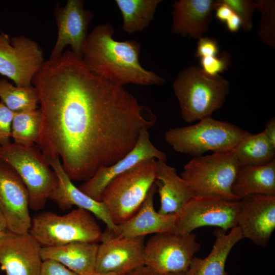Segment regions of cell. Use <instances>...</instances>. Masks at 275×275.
<instances>
[{"instance_id": "1", "label": "cell", "mask_w": 275, "mask_h": 275, "mask_svg": "<svg viewBox=\"0 0 275 275\" xmlns=\"http://www.w3.org/2000/svg\"><path fill=\"white\" fill-rule=\"evenodd\" d=\"M32 84L42 115L36 144L47 159H60L71 180L86 181L124 157L156 121L150 108L70 50L45 61Z\"/></svg>"}, {"instance_id": "2", "label": "cell", "mask_w": 275, "mask_h": 275, "mask_svg": "<svg viewBox=\"0 0 275 275\" xmlns=\"http://www.w3.org/2000/svg\"><path fill=\"white\" fill-rule=\"evenodd\" d=\"M110 23L96 26L88 35L82 47V60L94 74L116 85L161 86L165 79L144 68L139 57L141 45L135 40L114 39Z\"/></svg>"}, {"instance_id": "3", "label": "cell", "mask_w": 275, "mask_h": 275, "mask_svg": "<svg viewBox=\"0 0 275 275\" xmlns=\"http://www.w3.org/2000/svg\"><path fill=\"white\" fill-rule=\"evenodd\" d=\"M182 118L191 123L211 115L224 104L230 84L219 74L211 76L200 67L191 66L181 71L173 84Z\"/></svg>"}, {"instance_id": "4", "label": "cell", "mask_w": 275, "mask_h": 275, "mask_svg": "<svg viewBox=\"0 0 275 275\" xmlns=\"http://www.w3.org/2000/svg\"><path fill=\"white\" fill-rule=\"evenodd\" d=\"M249 133L237 125L209 117L194 125L170 128L164 137L175 151L197 157L207 151H233Z\"/></svg>"}, {"instance_id": "5", "label": "cell", "mask_w": 275, "mask_h": 275, "mask_svg": "<svg viewBox=\"0 0 275 275\" xmlns=\"http://www.w3.org/2000/svg\"><path fill=\"white\" fill-rule=\"evenodd\" d=\"M29 233L42 246H58L74 242L98 243L103 232L91 212L79 208L59 215L40 213L32 219Z\"/></svg>"}, {"instance_id": "6", "label": "cell", "mask_w": 275, "mask_h": 275, "mask_svg": "<svg viewBox=\"0 0 275 275\" xmlns=\"http://www.w3.org/2000/svg\"><path fill=\"white\" fill-rule=\"evenodd\" d=\"M156 159L144 160L112 179L101 202L116 225L130 218L139 210L155 181Z\"/></svg>"}, {"instance_id": "7", "label": "cell", "mask_w": 275, "mask_h": 275, "mask_svg": "<svg viewBox=\"0 0 275 275\" xmlns=\"http://www.w3.org/2000/svg\"><path fill=\"white\" fill-rule=\"evenodd\" d=\"M0 159L14 169L24 183L29 193L30 208L43 209L58 179L40 148L35 144L24 146L11 143L2 147Z\"/></svg>"}, {"instance_id": "8", "label": "cell", "mask_w": 275, "mask_h": 275, "mask_svg": "<svg viewBox=\"0 0 275 275\" xmlns=\"http://www.w3.org/2000/svg\"><path fill=\"white\" fill-rule=\"evenodd\" d=\"M239 168L234 151L194 157L183 167L181 177L195 196L240 200L232 193Z\"/></svg>"}, {"instance_id": "9", "label": "cell", "mask_w": 275, "mask_h": 275, "mask_svg": "<svg viewBox=\"0 0 275 275\" xmlns=\"http://www.w3.org/2000/svg\"><path fill=\"white\" fill-rule=\"evenodd\" d=\"M195 234H155L145 243L144 265L159 275L184 272L200 249Z\"/></svg>"}, {"instance_id": "10", "label": "cell", "mask_w": 275, "mask_h": 275, "mask_svg": "<svg viewBox=\"0 0 275 275\" xmlns=\"http://www.w3.org/2000/svg\"><path fill=\"white\" fill-rule=\"evenodd\" d=\"M240 200L195 196L177 214L176 233L187 234L198 228L214 226L225 232L237 226Z\"/></svg>"}, {"instance_id": "11", "label": "cell", "mask_w": 275, "mask_h": 275, "mask_svg": "<svg viewBox=\"0 0 275 275\" xmlns=\"http://www.w3.org/2000/svg\"><path fill=\"white\" fill-rule=\"evenodd\" d=\"M42 50L34 40L24 36L0 33V74L16 86L30 87L44 62Z\"/></svg>"}, {"instance_id": "12", "label": "cell", "mask_w": 275, "mask_h": 275, "mask_svg": "<svg viewBox=\"0 0 275 275\" xmlns=\"http://www.w3.org/2000/svg\"><path fill=\"white\" fill-rule=\"evenodd\" d=\"M28 189L15 170L0 159V210L7 231L17 234L28 233L32 224Z\"/></svg>"}, {"instance_id": "13", "label": "cell", "mask_w": 275, "mask_h": 275, "mask_svg": "<svg viewBox=\"0 0 275 275\" xmlns=\"http://www.w3.org/2000/svg\"><path fill=\"white\" fill-rule=\"evenodd\" d=\"M152 158L164 161L167 159L165 153L152 143L148 130H143L136 145L126 155L110 166L99 168L91 178L78 188L95 200L101 201L103 191L112 179L140 162Z\"/></svg>"}, {"instance_id": "14", "label": "cell", "mask_w": 275, "mask_h": 275, "mask_svg": "<svg viewBox=\"0 0 275 275\" xmlns=\"http://www.w3.org/2000/svg\"><path fill=\"white\" fill-rule=\"evenodd\" d=\"M237 226L243 238L266 246L275 229V196L256 194L241 199Z\"/></svg>"}, {"instance_id": "15", "label": "cell", "mask_w": 275, "mask_h": 275, "mask_svg": "<svg viewBox=\"0 0 275 275\" xmlns=\"http://www.w3.org/2000/svg\"><path fill=\"white\" fill-rule=\"evenodd\" d=\"M84 3L82 0H68L63 7L56 6L58 36L49 58L60 56L69 45L71 51L82 59L84 43L93 18V13L84 8Z\"/></svg>"}, {"instance_id": "16", "label": "cell", "mask_w": 275, "mask_h": 275, "mask_svg": "<svg viewBox=\"0 0 275 275\" xmlns=\"http://www.w3.org/2000/svg\"><path fill=\"white\" fill-rule=\"evenodd\" d=\"M42 246L29 232H9L0 240V265L6 275H39Z\"/></svg>"}, {"instance_id": "17", "label": "cell", "mask_w": 275, "mask_h": 275, "mask_svg": "<svg viewBox=\"0 0 275 275\" xmlns=\"http://www.w3.org/2000/svg\"><path fill=\"white\" fill-rule=\"evenodd\" d=\"M145 237L113 238L99 244L94 271L126 274L144 265Z\"/></svg>"}, {"instance_id": "18", "label": "cell", "mask_w": 275, "mask_h": 275, "mask_svg": "<svg viewBox=\"0 0 275 275\" xmlns=\"http://www.w3.org/2000/svg\"><path fill=\"white\" fill-rule=\"evenodd\" d=\"M156 191L154 182L138 211L126 221L117 225L116 233L103 235L101 241L113 238H136L150 234L175 232L177 214H162L154 208V197Z\"/></svg>"}, {"instance_id": "19", "label": "cell", "mask_w": 275, "mask_h": 275, "mask_svg": "<svg viewBox=\"0 0 275 275\" xmlns=\"http://www.w3.org/2000/svg\"><path fill=\"white\" fill-rule=\"evenodd\" d=\"M47 160L58 179V185L49 199L55 202L63 210L75 205L91 212L106 225L107 231L103 232L104 234L116 233L117 225L113 222L103 202L95 200L76 187L63 169L59 158Z\"/></svg>"}, {"instance_id": "20", "label": "cell", "mask_w": 275, "mask_h": 275, "mask_svg": "<svg viewBox=\"0 0 275 275\" xmlns=\"http://www.w3.org/2000/svg\"><path fill=\"white\" fill-rule=\"evenodd\" d=\"M213 4V0L175 1L171 33L194 39L203 37L212 20Z\"/></svg>"}, {"instance_id": "21", "label": "cell", "mask_w": 275, "mask_h": 275, "mask_svg": "<svg viewBox=\"0 0 275 275\" xmlns=\"http://www.w3.org/2000/svg\"><path fill=\"white\" fill-rule=\"evenodd\" d=\"M155 182L160 206L157 211L162 214H178L194 194L187 183L167 161L156 160Z\"/></svg>"}, {"instance_id": "22", "label": "cell", "mask_w": 275, "mask_h": 275, "mask_svg": "<svg viewBox=\"0 0 275 275\" xmlns=\"http://www.w3.org/2000/svg\"><path fill=\"white\" fill-rule=\"evenodd\" d=\"M215 241L209 255L204 259L194 256L185 275H230L225 271L228 255L234 246L243 238L238 226L228 234L220 228L213 231Z\"/></svg>"}, {"instance_id": "23", "label": "cell", "mask_w": 275, "mask_h": 275, "mask_svg": "<svg viewBox=\"0 0 275 275\" xmlns=\"http://www.w3.org/2000/svg\"><path fill=\"white\" fill-rule=\"evenodd\" d=\"M99 244L74 242L58 246H43L42 260H56L78 275H88L94 271Z\"/></svg>"}, {"instance_id": "24", "label": "cell", "mask_w": 275, "mask_h": 275, "mask_svg": "<svg viewBox=\"0 0 275 275\" xmlns=\"http://www.w3.org/2000/svg\"><path fill=\"white\" fill-rule=\"evenodd\" d=\"M232 191L239 200L256 194L275 196V160L262 166L239 167Z\"/></svg>"}, {"instance_id": "25", "label": "cell", "mask_w": 275, "mask_h": 275, "mask_svg": "<svg viewBox=\"0 0 275 275\" xmlns=\"http://www.w3.org/2000/svg\"><path fill=\"white\" fill-rule=\"evenodd\" d=\"M233 151L239 167L262 166L275 160V146L263 131L249 133Z\"/></svg>"}, {"instance_id": "26", "label": "cell", "mask_w": 275, "mask_h": 275, "mask_svg": "<svg viewBox=\"0 0 275 275\" xmlns=\"http://www.w3.org/2000/svg\"><path fill=\"white\" fill-rule=\"evenodd\" d=\"M161 0H115L123 18L122 30L131 34L142 32L154 18Z\"/></svg>"}, {"instance_id": "27", "label": "cell", "mask_w": 275, "mask_h": 275, "mask_svg": "<svg viewBox=\"0 0 275 275\" xmlns=\"http://www.w3.org/2000/svg\"><path fill=\"white\" fill-rule=\"evenodd\" d=\"M41 125L39 108L14 113L11 127L13 143L24 146L35 144L40 135Z\"/></svg>"}, {"instance_id": "28", "label": "cell", "mask_w": 275, "mask_h": 275, "mask_svg": "<svg viewBox=\"0 0 275 275\" xmlns=\"http://www.w3.org/2000/svg\"><path fill=\"white\" fill-rule=\"evenodd\" d=\"M0 98L13 113L37 109L38 98L35 88L13 85L5 78H0Z\"/></svg>"}, {"instance_id": "29", "label": "cell", "mask_w": 275, "mask_h": 275, "mask_svg": "<svg viewBox=\"0 0 275 275\" xmlns=\"http://www.w3.org/2000/svg\"><path fill=\"white\" fill-rule=\"evenodd\" d=\"M257 10L261 14L258 36L266 45L275 48V1L274 0L255 1Z\"/></svg>"}, {"instance_id": "30", "label": "cell", "mask_w": 275, "mask_h": 275, "mask_svg": "<svg viewBox=\"0 0 275 275\" xmlns=\"http://www.w3.org/2000/svg\"><path fill=\"white\" fill-rule=\"evenodd\" d=\"M228 5L240 18L241 28L244 32H250L253 27V16L257 5L252 0H219Z\"/></svg>"}, {"instance_id": "31", "label": "cell", "mask_w": 275, "mask_h": 275, "mask_svg": "<svg viewBox=\"0 0 275 275\" xmlns=\"http://www.w3.org/2000/svg\"><path fill=\"white\" fill-rule=\"evenodd\" d=\"M201 68L207 74L215 76L227 70L232 65L230 53L224 50L220 56L200 58Z\"/></svg>"}, {"instance_id": "32", "label": "cell", "mask_w": 275, "mask_h": 275, "mask_svg": "<svg viewBox=\"0 0 275 275\" xmlns=\"http://www.w3.org/2000/svg\"><path fill=\"white\" fill-rule=\"evenodd\" d=\"M14 113L0 102V145L2 147L11 143V127Z\"/></svg>"}, {"instance_id": "33", "label": "cell", "mask_w": 275, "mask_h": 275, "mask_svg": "<svg viewBox=\"0 0 275 275\" xmlns=\"http://www.w3.org/2000/svg\"><path fill=\"white\" fill-rule=\"evenodd\" d=\"M218 52V42L215 39L203 36L198 39L195 53L197 58L217 56Z\"/></svg>"}, {"instance_id": "34", "label": "cell", "mask_w": 275, "mask_h": 275, "mask_svg": "<svg viewBox=\"0 0 275 275\" xmlns=\"http://www.w3.org/2000/svg\"><path fill=\"white\" fill-rule=\"evenodd\" d=\"M39 275H78L61 263L51 259L42 261Z\"/></svg>"}, {"instance_id": "35", "label": "cell", "mask_w": 275, "mask_h": 275, "mask_svg": "<svg viewBox=\"0 0 275 275\" xmlns=\"http://www.w3.org/2000/svg\"><path fill=\"white\" fill-rule=\"evenodd\" d=\"M228 30L231 33H236L241 27V20L234 12L231 16L225 22Z\"/></svg>"}, {"instance_id": "36", "label": "cell", "mask_w": 275, "mask_h": 275, "mask_svg": "<svg viewBox=\"0 0 275 275\" xmlns=\"http://www.w3.org/2000/svg\"><path fill=\"white\" fill-rule=\"evenodd\" d=\"M267 139L275 146V118H272L266 123L263 131Z\"/></svg>"}, {"instance_id": "37", "label": "cell", "mask_w": 275, "mask_h": 275, "mask_svg": "<svg viewBox=\"0 0 275 275\" xmlns=\"http://www.w3.org/2000/svg\"><path fill=\"white\" fill-rule=\"evenodd\" d=\"M125 275H159L150 268L144 265L136 268Z\"/></svg>"}, {"instance_id": "38", "label": "cell", "mask_w": 275, "mask_h": 275, "mask_svg": "<svg viewBox=\"0 0 275 275\" xmlns=\"http://www.w3.org/2000/svg\"><path fill=\"white\" fill-rule=\"evenodd\" d=\"M0 231H6L7 226L5 218L3 215L0 210Z\"/></svg>"}, {"instance_id": "39", "label": "cell", "mask_w": 275, "mask_h": 275, "mask_svg": "<svg viewBox=\"0 0 275 275\" xmlns=\"http://www.w3.org/2000/svg\"><path fill=\"white\" fill-rule=\"evenodd\" d=\"M88 275H124V274L116 273H114V272L103 273V272H98L94 271L93 272Z\"/></svg>"}, {"instance_id": "40", "label": "cell", "mask_w": 275, "mask_h": 275, "mask_svg": "<svg viewBox=\"0 0 275 275\" xmlns=\"http://www.w3.org/2000/svg\"><path fill=\"white\" fill-rule=\"evenodd\" d=\"M164 275H185L184 272L170 273Z\"/></svg>"}, {"instance_id": "41", "label": "cell", "mask_w": 275, "mask_h": 275, "mask_svg": "<svg viewBox=\"0 0 275 275\" xmlns=\"http://www.w3.org/2000/svg\"><path fill=\"white\" fill-rule=\"evenodd\" d=\"M7 232V231H0V240L2 237H3L6 234Z\"/></svg>"}, {"instance_id": "42", "label": "cell", "mask_w": 275, "mask_h": 275, "mask_svg": "<svg viewBox=\"0 0 275 275\" xmlns=\"http://www.w3.org/2000/svg\"><path fill=\"white\" fill-rule=\"evenodd\" d=\"M1 150H2V146L0 145V158H1Z\"/></svg>"}]
</instances>
